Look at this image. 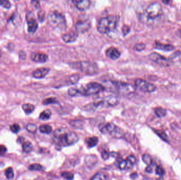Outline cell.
I'll return each mask as SVG.
<instances>
[{
    "mask_svg": "<svg viewBox=\"0 0 181 180\" xmlns=\"http://www.w3.org/2000/svg\"><path fill=\"white\" fill-rule=\"evenodd\" d=\"M154 163L152 162V163L148 165V166L146 168L145 171L148 173H152V171L154 170Z\"/></svg>",
    "mask_w": 181,
    "mask_h": 180,
    "instance_id": "obj_42",
    "label": "cell"
},
{
    "mask_svg": "<svg viewBox=\"0 0 181 180\" xmlns=\"http://www.w3.org/2000/svg\"><path fill=\"white\" fill-rule=\"evenodd\" d=\"M32 5L36 8H39L40 7V3L38 0H32Z\"/></svg>",
    "mask_w": 181,
    "mask_h": 180,
    "instance_id": "obj_44",
    "label": "cell"
},
{
    "mask_svg": "<svg viewBox=\"0 0 181 180\" xmlns=\"http://www.w3.org/2000/svg\"><path fill=\"white\" fill-rule=\"evenodd\" d=\"M135 85L136 88L144 93H152L156 89L154 85L141 79L136 80Z\"/></svg>",
    "mask_w": 181,
    "mask_h": 180,
    "instance_id": "obj_9",
    "label": "cell"
},
{
    "mask_svg": "<svg viewBox=\"0 0 181 180\" xmlns=\"http://www.w3.org/2000/svg\"><path fill=\"white\" fill-rule=\"evenodd\" d=\"M91 28V23L89 21H80L76 24V31L79 33L83 34L88 31Z\"/></svg>",
    "mask_w": 181,
    "mask_h": 180,
    "instance_id": "obj_13",
    "label": "cell"
},
{
    "mask_svg": "<svg viewBox=\"0 0 181 180\" xmlns=\"http://www.w3.org/2000/svg\"><path fill=\"white\" fill-rule=\"evenodd\" d=\"M80 79V76L78 74H73L68 79V84L70 85L75 84L78 82Z\"/></svg>",
    "mask_w": 181,
    "mask_h": 180,
    "instance_id": "obj_26",
    "label": "cell"
},
{
    "mask_svg": "<svg viewBox=\"0 0 181 180\" xmlns=\"http://www.w3.org/2000/svg\"><path fill=\"white\" fill-rule=\"evenodd\" d=\"M75 6L80 11H85L89 8L91 5L90 0H79L75 3Z\"/></svg>",
    "mask_w": 181,
    "mask_h": 180,
    "instance_id": "obj_17",
    "label": "cell"
},
{
    "mask_svg": "<svg viewBox=\"0 0 181 180\" xmlns=\"http://www.w3.org/2000/svg\"><path fill=\"white\" fill-rule=\"evenodd\" d=\"M119 99L118 97L114 96H106L103 99V100L97 102L93 103V106L94 110L99 107H114L117 105L119 103Z\"/></svg>",
    "mask_w": 181,
    "mask_h": 180,
    "instance_id": "obj_8",
    "label": "cell"
},
{
    "mask_svg": "<svg viewBox=\"0 0 181 180\" xmlns=\"http://www.w3.org/2000/svg\"><path fill=\"white\" fill-rule=\"evenodd\" d=\"M18 142L20 143H23L24 142V139L23 137H19V138L18 139Z\"/></svg>",
    "mask_w": 181,
    "mask_h": 180,
    "instance_id": "obj_46",
    "label": "cell"
},
{
    "mask_svg": "<svg viewBox=\"0 0 181 180\" xmlns=\"http://www.w3.org/2000/svg\"><path fill=\"white\" fill-rule=\"evenodd\" d=\"M68 95L70 96H72V97L77 96L78 95H79L78 89L74 88H70V89L68 90Z\"/></svg>",
    "mask_w": 181,
    "mask_h": 180,
    "instance_id": "obj_39",
    "label": "cell"
},
{
    "mask_svg": "<svg viewBox=\"0 0 181 180\" xmlns=\"http://www.w3.org/2000/svg\"><path fill=\"white\" fill-rule=\"evenodd\" d=\"M122 31L125 36L127 35L130 31V28L128 26H123L122 29Z\"/></svg>",
    "mask_w": 181,
    "mask_h": 180,
    "instance_id": "obj_43",
    "label": "cell"
},
{
    "mask_svg": "<svg viewBox=\"0 0 181 180\" xmlns=\"http://www.w3.org/2000/svg\"><path fill=\"white\" fill-rule=\"evenodd\" d=\"M178 35L181 38V29L179 30V31H178Z\"/></svg>",
    "mask_w": 181,
    "mask_h": 180,
    "instance_id": "obj_48",
    "label": "cell"
},
{
    "mask_svg": "<svg viewBox=\"0 0 181 180\" xmlns=\"http://www.w3.org/2000/svg\"><path fill=\"white\" fill-rule=\"evenodd\" d=\"M109 86L112 91L124 95L133 94L135 91V88L133 85L126 82L111 81Z\"/></svg>",
    "mask_w": 181,
    "mask_h": 180,
    "instance_id": "obj_5",
    "label": "cell"
},
{
    "mask_svg": "<svg viewBox=\"0 0 181 180\" xmlns=\"http://www.w3.org/2000/svg\"><path fill=\"white\" fill-rule=\"evenodd\" d=\"M145 48V45L143 43H139L137 44L135 47V49L136 50L138 51H141L143 50H144Z\"/></svg>",
    "mask_w": 181,
    "mask_h": 180,
    "instance_id": "obj_41",
    "label": "cell"
},
{
    "mask_svg": "<svg viewBox=\"0 0 181 180\" xmlns=\"http://www.w3.org/2000/svg\"><path fill=\"white\" fill-rule=\"evenodd\" d=\"M155 132L159 136V137H160L162 139H163L165 141L167 142L169 141V138H168V137H167V135L164 132H162L161 130H155Z\"/></svg>",
    "mask_w": 181,
    "mask_h": 180,
    "instance_id": "obj_35",
    "label": "cell"
},
{
    "mask_svg": "<svg viewBox=\"0 0 181 180\" xmlns=\"http://www.w3.org/2000/svg\"><path fill=\"white\" fill-rule=\"evenodd\" d=\"M136 162V158L133 155L128 156L127 159L121 161L119 164V168L121 170H128L132 168Z\"/></svg>",
    "mask_w": 181,
    "mask_h": 180,
    "instance_id": "obj_12",
    "label": "cell"
},
{
    "mask_svg": "<svg viewBox=\"0 0 181 180\" xmlns=\"http://www.w3.org/2000/svg\"><path fill=\"white\" fill-rule=\"evenodd\" d=\"M51 111L49 109H46L41 112L39 115V119L41 120H47L51 118Z\"/></svg>",
    "mask_w": 181,
    "mask_h": 180,
    "instance_id": "obj_23",
    "label": "cell"
},
{
    "mask_svg": "<svg viewBox=\"0 0 181 180\" xmlns=\"http://www.w3.org/2000/svg\"><path fill=\"white\" fill-rule=\"evenodd\" d=\"M155 113L158 117H163L166 115V111L163 108H157L155 110Z\"/></svg>",
    "mask_w": 181,
    "mask_h": 180,
    "instance_id": "obj_30",
    "label": "cell"
},
{
    "mask_svg": "<svg viewBox=\"0 0 181 180\" xmlns=\"http://www.w3.org/2000/svg\"><path fill=\"white\" fill-rule=\"evenodd\" d=\"M99 129L103 134L110 135L112 137L121 138L123 136V130L112 122L100 125Z\"/></svg>",
    "mask_w": 181,
    "mask_h": 180,
    "instance_id": "obj_7",
    "label": "cell"
},
{
    "mask_svg": "<svg viewBox=\"0 0 181 180\" xmlns=\"http://www.w3.org/2000/svg\"><path fill=\"white\" fill-rule=\"evenodd\" d=\"M149 58L150 60L157 64L162 66H169L171 63V61L163 55L156 52H153L149 55Z\"/></svg>",
    "mask_w": 181,
    "mask_h": 180,
    "instance_id": "obj_11",
    "label": "cell"
},
{
    "mask_svg": "<svg viewBox=\"0 0 181 180\" xmlns=\"http://www.w3.org/2000/svg\"><path fill=\"white\" fill-rule=\"evenodd\" d=\"M78 37V34L75 32H71L64 34L62 36L63 41L66 43H71L76 40Z\"/></svg>",
    "mask_w": 181,
    "mask_h": 180,
    "instance_id": "obj_18",
    "label": "cell"
},
{
    "mask_svg": "<svg viewBox=\"0 0 181 180\" xmlns=\"http://www.w3.org/2000/svg\"><path fill=\"white\" fill-rule=\"evenodd\" d=\"M79 139L77 135L65 128H60L53 133V141L57 147H67L76 143Z\"/></svg>",
    "mask_w": 181,
    "mask_h": 180,
    "instance_id": "obj_1",
    "label": "cell"
},
{
    "mask_svg": "<svg viewBox=\"0 0 181 180\" xmlns=\"http://www.w3.org/2000/svg\"><path fill=\"white\" fill-rule=\"evenodd\" d=\"M108 176L103 172H99L93 176L91 179L92 180H106L108 179Z\"/></svg>",
    "mask_w": 181,
    "mask_h": 180,
    "instance_id": "obj_29",
    "label": "cell"
},
{
    "mask_svg": "<svg viewBox=\"0 0 181 180\" xmlns=\"http://www.w3.org/2000/svg\"><path fill=\"white\" fill-rule=\"evenodd\" d=\"M110 153L109 152L106 151V150H103L101 153V157L103 160H106L109 159L110 156Z\"/></svg>",
    "mask_w": 181,
    "mask_h": 180,
    "instance_id": "obj_40",
    "label": "cell"
},
{
    "mask_svg": "<svg viewBox=\"0 0 181 180\" xmlns=\"http://www.w3.org/2000/svg\"><path fill=\"white\" fill-rule=\"evenodd\" d=\"M61 176L67 180H72L74 178V174L70 172H64L61 173Z\"/></svg>",
    "mask_w": 181,
    "mask_h": 180,
    "instance_id": "obj_33",
    "label": "cell"
},
{
    "mask_svg": "<svg viewBox=\"0 0 181 180\" xmlns=\"http://www.w3.org/2000/svg\"><path fill=\"white\" fill-rule=\"evenodd\" d=\"M106 55L112 60H116L120 57V52L116 48L110 47L106 50Z\"/></svg>",
    "mask_w": 181,
    "mask_h": 180,
    "instance_id": "obj_15",
    "label": "cell"
},
{
    "mask_svg": "<svg viewBox=\"0 0 181 180\" xmlns=\"http://www.w3.org/2000/svg\"><path fill=\"white\" fill-rule=\"evenodd\" d=\"M58 102V101L57 100V99L53 97H51V98H48L44 99L43 101V103L44 105H51V104H54Z\"/></svg>",
    "mask_w": 181,
    "mask_h": 180,
    "instance_id": "obj_32",
    "label": "cell"
},
{
    "mask_svg": "<svg viewBox=\"0 0 181 180\" xmlns=\"http://www.w3.org/2000/svg\"><path fill=\"white\" fill-rule=\"evenodd\" d=\"M169 1L170 0H163V2L166 4H168L169 3Z\"/></svg>",
    "mask_w": 181,
    "mask_h": 180,
    "instance_id": "obj_47",
    "label": "cell"
},
{
    "mask_svg": "<svg viewBox=\"0 0 181 180\" xmlns=\"http://www.w3.org/2000/svg\"><path fill=\"white\" fill-rule=\"evenodd\" d=\"M99 142V139L96 136L87 137L85 139V143L89 148H92L95 146Z\"/></svg>",
    "mask_w": 181,
    "mask_h": 180,
    "instance_id": "obj_21",
    "label": "cell"
},
{
    "mask_svg": "<svg viewBox=\"0 0 181 180\" xmlns=\"http://www.w3.org/2000/svg\"><path fill=\"white\" fill-rule=\"evenodd\" d=\"M22 109L27 115L32 114L35 109V107L30 103L23 104L22 106Z\"/></svg>",
    "mask_w": 181,
    "mask_h": 180,
    "instance_id": "obj_22",
    "label": "cell"
},
{
    "mask_svg": "<svg viewBox=\"0 0 181 180\" xmlns=\"http://www.w3.org/2000/svg\"><path fill=\"white\" fill-rule=\"evenodd\" d=\"M1 51L0 50V57H1Z\"/></svg>",
    "mask_w": 181,
    "mask_h": 180,
    "instance_id": "obj_49",
    "label": "cell"
},
{
    "mask_svg": "<svg viewBox=\"0 0 181 180\" xmlns=\"http://www.w3.org/2000/svg\"><path fill=\"white\" fill-rule=\"evenodd\" d=\"M155 172L156 174L157 175H159L160 176H163L164 175L165 171L164 169L162 168L161 166H156V169H155Z\"/></svg>",
    "mask_w": 181,
    "mask_h": 180,
    "instance_id": "obj_38",
    "label": "cell"
},
{
    "mask_svg": "<svg viewBox=\"0 0 181 180\" xmlns=\"http://www.w3.org/2000/svg\"><path fill=\"white\" fill-rule=\"evenodd\" d=\"M49 24L55 29L64 31L66 29L67 25L65 18L62 13L57 11H52L48 15Z\"/></svg>",
    "mask_w": 181,
    "mask_h": 180,
    "instance_id": "obj_4",
    "label": "cell"
},
{
    "mask_svg": "<svg viewBox=\"0 0 181 180\" xmlns=\"http://www.w3.org/2000/svg\"><path fill=\"white\" fill-rule=\"evenodd\" d=\"M26 129L28 132L34 134L37 130V127L36 125L33 123H28L26 125Z\"/></svg>",
    "mask_w": 181,
    "mask_h": 180,
    "instance_id": "obj_28",
    "label": "cell"
},
{
    "mask_svg": "<svg viewBox=\"0 0 181 180\" xmlns=\"http://www.w3.org/2000/svg\"><path fill=\"white\" fill-rule=\"evenodd\" d=\"M39 130L43 134H49L52 132V127L49 125H41L39 127Z\"/></svg>",
    "mask_w": 181,
    "mask_h": 180,
    "instance_id": "obj_25",
    "label": "cell"
},
{
    "mask_svg": "<svg viewBox=\"0 0 181 180\" xmlns=\"http://www.w3.org/2000/svg\"><path fill=\"white\" fill-rule=\"evenodd\" d=\"M105 87L97 82H89L86 86L78 89V94L83 96H92L104 91Z\"/></svg>",
    "mask_w": 181,
    "mask_h": 180,
    "instance_id": "obj_6",
    "label": "cell"
},
{
    "mask_svg": "<svg viewBox=\"0 0 181 180\" xmlns=\"http://www.w3.org/2000/svg\"><path fill=\"white\" fill-rule=\"evenodd\" d=\"M71 68L84 72L87 75H94L98 72L97 65L90 61H80L70 63Z\"/></svg>",
    "mask_w": 181,
    "mask_h": 180,
    "instance_id": "obj_3",
    "label": "cell"
},
{
    "mask_svg": "<svg viewBox=\"0 0 181 180\" xmlns=\"http://www.w3.org/2000/svg\"><path fill=\"white\" fill-rule=\"evenodd\" d=\"M22 150L24 153H29L32 151L33 145L32 143L30 142H24L22 143Z\"/></svg>",
    "mask_w": 181,
    "mask_h": 180,
    "instance_id": "obj_24",
    "label": "cell"
},
{
    "mask_svg": "<svg viewBox=\"0 0 181 180\" xmlns=\"http://www.w3.org/2000/svg\"><path fill=\"white\" fill-rule=\"evenodd\" d=\"M118 20V17L116 15H109L102 18L97 26L98 31L103 34L111 32L116 29Z\"/></svg>",
    "mask_w": 181,
    "mask_h": 180,
    "instance_id": "obj_2",
    "label": "cell"
},
{
    "mask_svg": "<svg viewBox=\"0 0 181 180\" xmlns=\"http://www.w3.org/2000/svg\"><path fill=\"white\" fill-rule=\"evenodd\" d=\"M32 60L36 63H45L48 59V55L42 53H34L31 56Z\"/></svg>",
    "mask_w": 181,
    "mask_h": 180,
    "instance_id": "obj_16",
    "label": "cell"
},
{
    "mask_svg": "<svg viewBox=\"0 0 181 180\" xmlns=\"http://www.w3.org/2000/svg\"><path fill=\"white\" fill-rule=\"evenodd\" d=\"M38 28V23L36 20L30 18L28 20V30L30 33H34Z\"/></svg>",
    "mask_w": 181,
    "mask_h": 180,
    "instance_id": "obj_20",
    "label": "cell"
},
{
    "mask_svg": "<svg viewBox=\"0 0 181 180\" xmlns=\"http://www.w3.org/2000/svg\"><path fill=\"white\" fill-rule=\"evenodd\" d=\"M180 61H181V60H180Z\"/></svg>",
    "mask_w": 181,
    "mask_h": 180,
    "instance_id": "obj_50",
    "label": "cell"
},
{
    "mask_svg": "<svg viewBox=\"0 0 181 180\" xmlns=\"http://www.w3.org/2000/svg\"><path fill=\"white\" fill-rule=\"evenodd\" d=\"M50 69L47 68H41L34 70L32 73V76L37 79H42L46 77L48 74Z\"/></svg>",
    "mask_w": 181,
    "mask_h": 180,
    "instance_id": "obj_14",
    "label": "cell"
},
{
    "mask_svg": "<svg viewBox=\"0 0 181 180\" xmlns=\"http://www.w3.org/2000/svg\"><path fill=\"white\" fill-rule=\"evenodd\" d=\"M154 47L155 49L158 50L164 51H171L174 49V46L171 44H165L163 43H160L158 41H156L154 44Z\"/></svg>",
    "mask_w": 181,
    "mask_h": 180,
    "instance_id": "obj_19",
    "label": "cell"
},
{
    "mask_svg": "<svg viewBox=\"0 0 181 180\" xmlns=\"http://www.w3.org/2000/svg\"><path fill=\"white\" fill-rule=\"evenodd\" d=\"M10 128L12 132L15 133V134L19 132L21 130V128L18 124H13V125H11L10 126Z\"/></svg>",
    "mask_w": 181,
    "mask_h": 180,
    "instance_id": "obj_36",
    "label": "cell"
},
{
    "mask_svg": "<svg viewBox=\"0 0 181 180\" xmlns=\"http://www.w3.org/2000/svg\"><path fill=\"white\" fill-rule=\"evenodd\" d=\"M29 170L32 171H41L44 170L43 166L40 164L35 163L29 166Z\"/></svg>",
    "mask_w": 181,
    "mask_h": 180,
    "instance_id": "obj_27",
    "label": "cell"
},
{
    "mask_svg": "<svg viewBox=\"0 0 181 180\" xmlns=\"http://www.w3.org/2000/svg\"><path fill=\"white\" fill-rule=\"evenodd\" d=\"M5 175L6 178H7V179L9 180H11L12 179L14 178V172H13V170L12 168H9L7 169H6V170L5 171Z\"/></svg>",
    "mask_w": 181,
    "mask_h": 180,
    "instance_id": "obj_31",
    "label": "cell"
},
{
    "mask_svg": "<svg viewBox=\"0 0 181 180\" xmlns=\"http://www.w3.org/2000/svg\"><path fill=\"white\" fill-rule=\"evenodd\" d=\"M138 176L137 173H133V174H131L130 175V178L132 179H135L136 178H137Z\"/></svg>",
    "mask_w": 181,
    "mask_h": 180,
    "instance_id": "obj_45",
    "label": "cell"
},
{
    "mask_svg": "<svg viewBox=\"0 0 181 180\" xmlns=\"http://www.w3.org/2000/svg\"><path fill=\"white\" fill-rule=\"evenodd\" d=\"M146 13L148 18L151 19H156L162 14V6L158 3H152L147 8Z\"/></svg>",
    "mask_w": 181,
    "mask_h": 180,
    "instance_id": "obj_10",
    "label": "cell"
},
{
    "mask_svg": "<svg viewBox=\"0 0 181 180\" xmlns=\"http://www.w3.org/2000/svg\"><path fill=\"white\" fill-rule=\"evenodd\" d=\"M142 159H143V162L147 165H149L152 163V158L148 154H144L143 156Z\"/></svg>",
    "mask_w": 181,
    "mask_h": 180,
    "instance_id": "obj_34",
    "label": "cell"
},
{
    "mask_svg": "<svg viewBox=\"0 0 181 180\" xmlns=\"http://www.w3.org/2000/svg\"><path fill=\"white\" fill-rule=\"evenodd\" d=\"M0 6L6 9H9L11 7V3L9 0H0Z\"/></svg>",
    "mask_w": 181,
    "mask_h": 180,
    "instance_id": "obj_37",
    "label": "cell"
}]
</instances>
